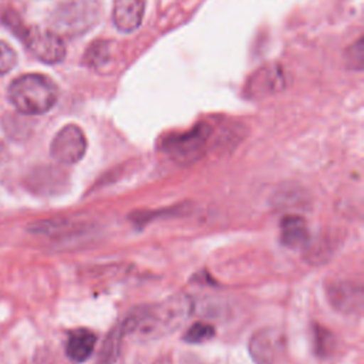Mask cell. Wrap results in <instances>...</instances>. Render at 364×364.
Wrapping results in <instances>:
<instances>
[{"mask_svg": "<svg viewBox=\"0 0 364 364\" xmlns=\"http://www.w3.org/2000/svg\"><path fill=\"white\" fill-rule=\"evenodd\" d=\"M7 95L18 112L26 115H41L55 105L58 88L50 77L30 73L14 78L9 85Z\"/></svg>", "mask_w": 364, "mask_h": 364, "instance_id": "7a4b0ae2", "label": "cell"}, {"mask_svg": "<svg viewBox=\"0 0 364 364\" xmlns=\"http://www.w3.org/2000/svg\"><path fill=\"white\" fill-rule=\"evenodd\" d=\"M16 51L6 41L0 40V75L11 71V68L16 65Z\"/></svg>", "mask_w": 364, "mask_h": 364, "instance_id": "2e32d148", "label": "cell"}, {"mask_svg": "<svg viewBox=\"0 0 364 364\" xmlns=\"http://www.w3.org/2000/svg\"><path fill=\"white\" fill-rule=\"evenodd\" d=\"M27 50L46 64L61 63L65 57V46L55 31L41 27H24L17 33Z\"/></svg>", "mask_w": 364, "mask_h": 364, "instance_id": "3957f363", "label": "cell"}, {"mask_svg": "<svg viewBox=\"0 0 364 364\" xmlns=\"http://www.w3.org/2000/svg\"><path fill=\"white\" fill-rule=\"evenodd\" d=\"M327 297L330 304L346 314L360 313L363 307V289L361 286L341 280V282H333L327 286Z\"/></svg>", "mask_w": 364, "mask_h": 364, "instance_id": "ba28073f", "label": "cell"}, {"mask_svg": "<svg viewBox=\"0 0 364 364\" xmlns=\"http://www.w3.org/2000/svg\"><path fill=\"white\" fill-rule=\"evenodd\" d=\"M182 364H205V363H202L198 357H195L192 354H186L182 360Z\"/></svg>", "mask_w": 364, "mask_h": 364, "instance_id": "ac0fdd59", "label": "cell"}, {"mask_svg": "<svg viewBox=\"0 0 364 364\" xmlns=\"http://www.w3.org/2000/svg\"><path fill=\"white\" fill-rule=\"evenodd\" d=\"M87 151V138L82 129L74 124L63 127L50 144L51 158L61 165H74L82 159Z\"/></svg>", "mask_w": 364, "mask_h": 364, "instance_id": "5b68a950", "label": "cell"}, {"mask_svg": "<svg viewBox=\"0 0 364 364\" xmlns=\"http://www.w3.org/2000/svg\"><path fill=\"white\" fill-rule=\"evenodd\" d=\"M353 51H357V54L354 55L353 53L351 54H348V65L350 67H353L354 70H361V67H363V46H361V38L355 43V44H353Z\"/></svg>", "mask_w": 364, "mask_h": 364, "instance_id": "e0dca14e", "label": "cell"}, {"mask_svg": "<svg viewBox=\"0 0 364 364\" xmlns=\"http://www.w3.org/2000/svg\"><path fill=\"white\" fill-rule=\"evenodd\" d=\"M284 75L279 67H263L249 80L250 95H264L283 88Z\"/></svg>", "mask_w": 364, "mask_h": 364, "instance_id": "30bf717a", "label": "cell"}, {"mask_svg": "<svg viewBox=\"0 0 364 364\" xmlns=\"http://www.w3.org/2000/svg\"><path fill=\"white\" fill-rule=\"evenodd\" d=\"M97 9L92 7L90 0H73L61 6L54 16V28L55 31L64 33H77L90 28L95 20Z\"/></svg>", "mask_w": 364, "mask_h": 364, "instance_id": "8992f818", "label": "cell"}, {"mask_svg": "<svg viewBox=\"0 0 364 364\" xmlns=\"http://www.w3.org/2000/svg\"><path fill=\"white\" fill-rule=\"evenodd\" d=\"M192 313V301L185 294L172 296L164 301L144 304L129 311L118 328L125 337L134 336L142 340L162 337L175 331Z\"/></svg>", "mask_w": 364, "mask_h": 364, "instance_id": "6da1fadb", "label": "cell"}, {"mask_svg": "<svg viewBox=\"0 0 364 364\" xmlns=\"http://www.w3.org/2000/svg\"><path fill=\"white\" fill-rule=\"evenodd\" d=\"M282 347V334L272 327L257 330L249 340V354L256 364H273Z\"/></svg>", "mask_w": 364, "mask_h": 364, "instance_id": "52a82bcc", "label": "cell"}, {"mask_svg": "<svg viewBox=\"0 0 364 364\" xmlns=\"http://www.w3.org/2000/svg\"><path fill=\"white\" fill-rule=\"evenodd\" d=\"M111 60L109 54V44L105 41H95L92 43L87 53H85V63L91 68H101L107 65V63Z\"/></svg>", "mask_w": 364, "mask_h": 364, "instance_id": "5bb4252c", "label": "cell"}, {"mask_svg": "<svg viewBox=\"0 0 364 364\" xmlns=\"http://www.w3.org/2000/svg\"><path fill=\"white\" fill-rule=\"evenodd\" d=\"M97 337L92 331L87 328H78L70 333L65 344V353L70 360L75 363H82L90 358L94 351Z\"/></svg>", "mask_w": 364, "mask_h": 364, "instance_id": "8fae6325", "label": "cell"}, {"mask_svg": "<svg viewBox=\"0 0 364 364\" xmlns=\"http://www.w3.org/2000/svg\"><path fill=\"white\" fill-rule=\"evenodd\" d=\"M144 0H114L112 23L122 33L135 31L144 18Z\"/></svg>", "mask_w": 364, "mask_h": 364, "instance_id": "9c48e42d", "label": "cell"}, {"mask_svg": "<svg viewBox=\"0 0 364 364\" xmlns=\"http://www.w3.org/2000/svg\"><path fill=\"white\" fill-rule=\"evenodd\" d=\"M215 336V327L206 323L192 324L183 334V340L189 344H198L210 340Z\"/></svg>", "mask_w": 364, "mask_h": 364, "instance_id": "9a60e30c", "label": "cell"}, {"mask_svg": "<svg viewBox=\"0 0 364 364\" xmlns=\"http://www.w3.org/2000/svg\"><path fill=\"white\" fill-rule=\"evenodd\" d=\"M309 239L306 220L299 215H287L280 223V242L290 249L304 246Z\"/></svg>", "mask_w": 364, "mask_h": 364, "instance_id": "7c38bea8", "label": "cell"}, {"mask_svg": "<svg viewBox=\"0 0 364 364\" xmlns=\"http://www.w3.org/2000/svg\"><path fill=\"white\" fill-rule=\"evenodd\" d=\"M210 128L206 124H199L191 131L172 135L164 141V151L178 162H191L199 158L209 139Z\"/></svg>", "mask_w": 364, "mask_h": 364, "instance_id": "277c9868", "label": "cell"}, {"mask_svg": "<svg viewBox=\"0 0 364 364\" xmlns=\"http://www.w3.org/2000/svg\"><path fill=\"white\" fill-rule=\"evenodd\" d=\"M122 341H124V337L119 328L118 327L112 328L111 333L107 336L102 344V348L100 351V355H98L100 364H114L121 353Z\"/></svg>", "mask_w": 364, "mask_h": 364, "instance_id": "4fadbf2b", "label": "cell"}, {"mask_svg": "<svg viewBox=\"0 0 364 364\" xmlns=\"http://www.w3.org/2000/svg\"><path fill=\"white\" fill-rule=\"evenodd\" d=\"M4 155H6V148H4V145L0 142V162L3 161Z\"/></svg>", "mask_w": 364, "mask_h": 364, "instance_id": "ffe728a7", "label": "cell"}, {"mask_svg": "<svg viewBox=\"0 0 364 364\" xmlns=\"http://www.w3.org/2000/svg\"><path fill=\"white\" fill-rule=\"evenodd\" d=\"M152 364H172V361L168 357H162V358H158L156 361H154Z\"/></svg>", "mask_w": 364, "mask_h": 364, "instance_id": "d6986e66", "label": "cell"}]
</instances>
